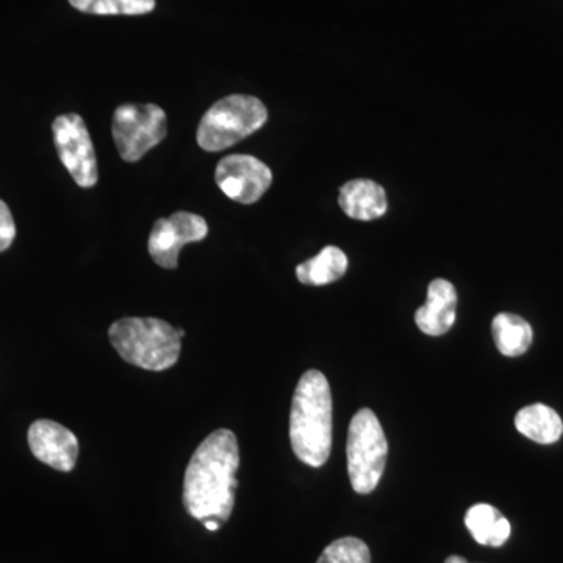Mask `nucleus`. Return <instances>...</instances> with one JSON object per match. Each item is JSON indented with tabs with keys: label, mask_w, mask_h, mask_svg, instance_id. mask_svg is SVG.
<instances>
[{
	"label": "nucleus",
	"mask_w": 563,
	"mask_h": 563,
	"mask_svg": "<svg viewBox=\"0 0 563 563\" xmlns=\"http://www.w3.org/2000/svg\"><path fill=\"white\" fill-rule=\"evenodd\" d=\"M457 309V292L454 285L444 279L431 282L428 290V301L415 313L418 328L426 335H444L455 322Z\"/></svg>",
	"instance_id": "11"
},
{
	"label": "nucleus",
	"mask_w": 563,
	"mask_h": 563,
	"mask_svg": "<svg viewBox=\"0 0 563 563\" xmlns=\"http://www.w3.org/2000/svg\"><path fill=\"white\" fill-rule=\"evenodd\" d=\"M492 332L496 347L506 357H520L531 347L533 339L531 324L518 314H496Z\"/></svg>",
	"instance_id": "16"
},
{
	"label": "nucleus",
	"mask_w": 563,
	"mask_h": 563,
	"mask_svg": "<svg viewBox=\"0 0 563 563\" xmlns=\"http://www.w3.org/2000/svg\"><path fill=\"white\" fill-rule=\"evenodd\" d=\"M465 526L483 547L499 548L509 540L512 526L496 507L476 504L465 515Z\"/></svg>",
	"instance_id": "13"
},
{
	"label": "nucleus",
	"mask_w": 563,
	"mask_h": 563,
	"mask_svg": "<svg viewBox=\"0 0 563 563\" xmlns=\"http://www.w3.org/2000/svg\"><path fill=\"white\" fill-rule=\"evenodd\" d=\"M74 9L90 14L139 16L155 9V0H69Z\"/></svg>",
	"instance_id": "17"
},
{
	"label": "nucleus",
	"mask_w": 563,
	"mask_h": 563,
	"mask_svg": "<svg viewBox=\"0 0 563 563\" xmlns=\"http://www.w3.org/2000/svg\"><path fill=\"white\" fill-rule=\"evenodd\" d=\"M52 132L58 157L74 181L81 188L95 187L99 180L98 158L84 118L62 114L52 124Z\"/></svg>",
	"instance_id": "7"
},
{
	"label": "nucleus",
	"mask_w": 563,
	"mask_h": 563,
	"mask_svg": "<svg viewBox=\"0 0 563 563\" xmlns=\"http://www.w3.org/2000/svg\"><path fill=\"white\" fill-rule=\"evenodd\" d=\"M214 180L232 201L254 203L272 187L273 173L258 158L235 154L218 163Z\"/></svg>",
	"instance_id": "9"
},
{
	"label": "nucleus",
	"mask_w": 563,
	"mask_h": 563,
	"mask_svg": "<svg viewBox=\"0 0 563 563\" xmlns=\"http://www.w3.org/2000/svg\"><path fill=\"white\" fill-rule=\"evenodd\" d=\"M347 474L358 495L376 490L387 463L388 443L379 418L369 409L358 410L347 432Z\"/></svg>",
	"instance_id": "5"
},
{
	"label": "nucleus",
	"mask_w": 563,
	"mask_h": 563,
	"mask_svg": "<svg viewBox=\"0 0 563 563\" xmlns=\"http://www.w3.org/2000/svg\"><path fill=\"white\" fill-rule=\"evenodd\" d=\"M177 331H179L180 339H184V336H185L184 329H177Z\"/></svg>",
	"instance_id": "22"
},
{
	"label": "nucleus",
	"mask_w": 563,
	"mask_h": 563,
	"mask_svg": "<svg viewBox=\"0 0 563 563\" xmlns=\"http://www.w3.org/2000/svg\"><path fill=\"white\" fill-rule=\"evenodd\" d=\"M317 563H372V551L357 537H343L325 547Z\"/></svg>",
	"instance_id": "18"
},
{
	"label": "nucleus",
	"mask_w": 563,
	"mask_h": 563,
	"mask_svg": "<svg viewBox=\"0 0 563 563\" xmlns=\"http://www.w3.org/2000/svg\"><path fill=\"white\" fill-rule=\"evenodd\" d=\"M203 525H206L207 531L217 532L218 529H220V525L218 521L214 520H207L203 521Z\"/></svg>",
	"instance_id": "20"
},
{
	"label": "nucleus",
	"mask_w": 563,
	"mask_h": 563,
	"mask_svg": "<svg viewBox=\"0 0 563 563\" xmlns=\"http://www.w3.org/2000/svg\"><path fill=\"white\" fill-rule=\"evenodd\" d=\"M268 110L254 96L233 95L220 99L203 114L198 125L199 146L207 152L229 150L265 125Z\"/></svg>",
	"instance_id": "4"
},
{
	"label": "nucleus",
	"mask_w": 563,
	"mask_h": 563,
	"mask_svg": "<svg viewBox=\"0 0 563 563\" xmlns=\"http://www.w3.org/2000/svg\"><path fill=\"white\" fill-rule=\"evenodd\" d=\"M29 446L40 462L57 472L69 473L79 457V442L65 426L51 420L33 422L27 433Z\"/></svg>",
	"instance_id": "10"
},
{
	"label": "nucleus",
	"mask_w": 563,
	"mask_h": 563,
	"mask_svg": "<svg viewBox=\"0 0 563 563\" xmlns=\"http://www.w3.org/2000/svg\"><path fill=\"white\" fill-rule=\"evenodd\" d=\"M16 236L13 214L5 202L0 199V252L9 250Z\"/></svg>",
	"instance_id": "19"
},
{
	"label": "nucleus",
	"mask_w": 563,
	"mask_h": 563,
	"mask_svg": "<svg viewBox=\"0 0 563 563\" xmlns=\"http://www.w3.org/2000/svg\"><path fill=\"white\" fill-rule=\"evenodd\" d=\"M111 132L122 161L135 163L165 140L168 120L155 103H125L114 110Z\"/></svg>",
	"instance_id": "6"
},
{
	"label": "nucleus",
	"mask_w": 563,
	"mask_h": 563,
	"mask_svg": "<svg viewBox=\"0 0 563 563\" xmlns=\"http://www.w3.org/2000/svg\"><path fill=\"white\" fill-rule=\"evenodd\" d=\"M515 426L526 439L540 444L559 442L563 433L562 418L544 404H532L521 409L515 417Z\"/></svg>",
	"instance_id": "14"
},
{
	"label": "nucleus",
	"mask_w": 563,
	"mask_h": 563,
	"mask_svg": "<svg viewBox=\"0 0 563 563\" xmlns=\"http://www.w3.org/2000/svg\"><path fill=\"white\" fill-rule=\"evenodd\" d=\"M209 233V225L199 214L176 211L169 218L155 221L147 242L151 257L165 269H176L179 254L185 244L202 242Z\"/></svg>",
	"instance_id": "8"
},
{
	"label": "nucleus",
	"mask_w": 563,
	"mask_h": 563,
	"mask_svg": "<svg viewBox=\"0 0 563 563\" xmlns=\"http://www.w3.org/2000/svg\"><path fill=\"white\" fill-rule=\"evenodd\" d=\"M347 263L346 254L340 247L325 246L320 254L296 266V277L303 285L322 287L342 279L347 272Z\"/></svg>",
	"instance_id": "15"
},
{
	"label": "nucleus",
	"mask_w": 563,
	"mask_h": 563,
	"mask_svg": "<svg viewBox=\"0 0 563 563\" xmlns=\"http://www.w3.org/2000/svg\"><path fill=\"white\" fill-rule=\"evenodd\" d=\"M240 468L239 440L229 429L210 433L188 463L184 506L196 520L225 523L235 506Z\"/></svg>",
	"instance_id": "1"
},
{
	"label": "nucleus",
	"mask_w": 563,
	"mask_h": 563,
	"mask_svg": "<svg viewBox=\"0 0 563 563\" xmlns=\"http://www.w3.org/2000/svg\"><path fill=\"white\" fill-rule=\"evenodd\" d=\"M332 393L324 374L303 373L292 396L290 442L296 457L320 468L332 451Z\"/></svg>",
	"instance_id": "2"
},
{
	"label": "nucleus",
	"mask_w": 563,
	"mask_h": 563,
	"mask_svg": "<svg viewBox=\"0 0 563 563\" xmlns=\"http://www.w3.org/2000/svg\"><path fill=\"white\" fill-rule=\"evenodd\" d=\"M444 563H468L465 558L462 555H450Z\"/></svg>",
	"instance_id": "21"
},
{
	"label": "nucleus",
	"mask_w": 563,
	"mask_h": 563,
	"mask_svg": "<svg viewBox=\"0 0 563 563\" xmlns=\"http://www.w3.org/2000/svg\"><path fill=\"white\" fill-rule=\"evenodd\" d=\"M339 203L352 220L373 221L384 217L388 209L387 192L376 181L355 179L340 190Z\"/></svg>",
	"instance_id": "12"
},
{
	"label": "nucleus",
	"mask_w": 563,
	"mask_h": 563,
	"mask_svg": "<svg viewBox=\"0 0 563 563\" xmlns=\"http://www.w3.org/2000/svg\"><path fill=\"white\" fill-rule=\"evenodd\" d=\"M109 336L121 358L147 372H165L179 361V331L158 318H122L110 325Z\"/></svg>",
	"instance_id": "3"
}]
</instances>
